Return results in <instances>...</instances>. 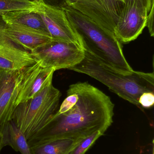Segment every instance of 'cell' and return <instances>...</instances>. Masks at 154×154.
I'll list each match as a JSON object with an SVG mask.
<instances>
[{
    "mask_svg": "<svg viewBox=\"0 0 154 154\" xmlns=\"http://www.w3.org/2000/svg\"><path fill=\"white\" fill-rule=\"evenodd\" d=\"M114 108L110 98L97 88L87 82L72 84L50 122L28 144L63 138L78 141L98 131L104 134L113 123Z\"/></svg>",
    "mask_w": 154,
    "mask_h": 154,
    "instance_id": "cell-1",
    "label": "cell"
},
{
    "mask_svg": "<svg viewBox=\"0 0 154 154\" xmlns=\"http://www.w3.org/2000/svg\"><path fill=\"white\" fill-rule=\"evenodd\" d=\"M85 57L68 69L87 75L108 87L123 99L139 106V97L144 92L154 93L153 73L134 71L125 75L113 68L93 53L84 48Z\"/></svg>",
    "mask_w": 154,
    "mask_h": 154,
    "instance_id": "cell-2",
    "label": "cell"
},
{
    "mask_svg": "<svg viewBox=\"0 0 154 154\" xmlns=\"http://www.w3.org/2000/svg\"><path fill=\"white\" fill-rule=\"evenodd\" d=\"M86 49L110 66L125 75L134 72L126 60L122 43L115 34L71 7L63 10Z\"/></svg>",
    "mask_w": 154,
    "mask_h": 154,
    "instance_id": "cell-3",
    "label": "cell"
},
{
    "mask_svg": "<svg viewBox=\"0 0 154 154\" xmlns=\"http://www.w3.org/2000/svg\"><path fill=\"white\" fill-rule=\"evenodd\" d=\"M51 76L32 98L15 107L11 120L23 132L27 141L42 130L58 109L61 93L52 84Z\"/></svg>",
    "mask_w": 154,
    "mask_h": 154,
    "instance_id": "cell-4",
    "label": "cell"
},
{
    "mask_svg": "<svg viewBox=\"0 0 154 154\" xmlns=\"http://www.w3.org/2000/svg\"><path fill=\"white\" fill-rule=\"evenodd\" d=\"M154 0H125L114 34L121 43L136 39L146 27L147 16Z\"/></svg>",
    "mask_w": 154,
    "mask_h": 154,
    "instance_id": "cell-5",
    "label": "cell"
},
{
    "mask_svg": "<svg viewBox=\"0 0 154 154\" xmlns=\"http://www.w3.org/2000/svg\"><path fill=\"white\" fill-rule=\"evenodd\" d=\"M30 52L42 67L52 68L55 71L69 69L80 63L85 57L84 48L81 46L54 40Z\"/></svg>",
    "mask_w": 154,
    "mask_h": 154,
    "instance_id": "cell-6",
    "label": "cell"
},
{
    "mask_svg": "<svg viewBox=\"0 0 154 154\" xmlns=\"http://www.w3.org/2000/svg\"><path fill=\"white\" fill-rule=\"evenodd\" d=\"M125 2V0H78L71 7L114 34V29Z\"/></svg>",
    "mask_w": 154,
    "mask_h": 154,
    "instance_id": "cell-7",
    "label": "cell"
},
{
    "mask_svg": "<svg viewBox=\"0 0 154 154\" xmlns=\"http://www.w3.org/2000/svg\"><path fill=\"white\" fill-rule=\"evenodd\" d=\"M37 11L41 16L53 40L75 43L84 48L81 38L63 10L48 6L39 2Z\"/></svg>",
    "mask_w": 154,
    "mask_h": 154,
    "instance_id": "cell-8",
    "label": "cell"
},
{
    "mask_svg": "<svg viewBox=\"0 0 154 154\" xmlns=\"http://www.w3.org/2000/svg\"><path fill=\"white\" fill-rule=\"evenodd\" d=\"M25 69L0 70V127L11 120Z\"/></svg>",
    "mask_w": 154,
    "mask_h": 154,
    "instance_id": "cell-9",
    "label": "cell"
},
{
    "mask_svg": "<svg viewBox=\"0 0 154 154\" xmlns=\"http://www.w3.org/2000/svg\"><path fill=\"white\" fill-rule=\"evenodd\" d=\"M55 71L52 68L43 67L39 61L26 68L19 88L15 106L33 97Z\"/></svg>",
    "mask_w": 154,
    "mask_h": 154,
    "instance_id": "cell-10",
    "label": "cell"
},
{
    "mask_svg": "<svg viewBox=\"0 0 154 154\" xmlns=\"http://www.w3.org/2000/svg\"><path fill=\"white\" fill-rule=\"evenodd\" d=\"M5 29L16 44L30 52L42 48L53 41L49 35L20 24L5 22Z\"/></svg>",
    "mask_w": 154,
    "mask_h": 154,
    "instance_id": "cell-11",
    "label": "cell"
},
{
    "mask_svg": "<svg viewBox=\"0 0 154 154\" xmlns=\"http://www.w3.org/2000/svg\"><path fill=\"white\" fill-rule=\"evenodd\" d=\"M38 62L30 51L0 48V70H20Z\"/></svg>",
    "mask_w": 154,
    "mask_h": 154,
    "instance_id": "cell-12",
    "label": "cell"
},
{
    "mask_svg": "<svg viewBox=\"0 0 154 154\" xmlns=\"http://www.w3.org/2000/svg\"><path fill=\"white\" fill-rule=\"evenodd\" d=\"M37 10L13 11L2 14L0 15L6 23L23 25L50 36L41 16L37 12Z\"/></svg>",
    "mask_w": 154,
    "mask_h": 154,
    "instance_id": "cell-13",
    "label": "cell"
},
{
    "mask_svg": "<svg viewBox=\"0 0 154 154\" xmlns=\"http://www.w3.org/2000/svg\"><path fill=\"white\" fill-rule=\"evenodd\" d=\"M0 131L4 147L7 146H11L21 154H31L30 147L25 135L12 120L1 126Z\"/></svg>",
    "mask_w": 154,
    "mask_h": 154,
    "instance_id": "cell-14",
    "label": "cell"
},
{
    "mask_svg": "<svg viewBox=\"0 0 154 154\" xmlns=\"http://www.w3.org/2000/svg\"><path fill=\"white\" fill-rule=\"evenodd\" d=\"M79 141L69 138L52 140L31 146V154H68Z\"/></svg>",
    "mask_w": 154,
    "mask_h": 154,
    "instance_id": "cell-15",
    "label": "cell"
},
{
    "mask_svg": "<svg viewBox=\"0 0 154 154\" xmlns=\"http://www.w3.org/2000/svg\"><path fill=\"white\" fill-rule=\"evenodd\" d=\"M38 2L30 0H0V15L13 11H36Z\"/></svg>",
    "mask_w": 154,
    "mask_h": 154,
    "instance_id": "cell-16",
    "label": "cell"
},
{
    "mask_svg": "<svg viewBox=\"0 0 154 154\" xmlns=\"http://www.w3.org/2000/svg\"><path fill=\"white\" fill-rule=\"evenodd\" d=\"M103 135L100 131H96L80 140L68 154H85L94 143Z\"/></svg>",
    "mask_w": 154,
    "mask_h": 154,
    "instance_id": "cell-17",
    "label": "cell"
},
{
    "mask_svg": "<svg viewBox=\"0 0 154 154\" xmlns=\"http://www.w3.org/2000/svg\"><path fill=\"white\" fill-rule=\"evenodd\" d=\"M5 22L0 15V48L26 51L15 43L7 34L5 29Z\"/></svg>",
    "mask_w": 154,
    "mask_h": 154,
    "instance_id": "cell-18",
    "label": "cell"
},
{
    "mask_svg": "<svg viewBox=\"0 0 154 154\" xmlns=\"http://www.w3.org/2000/svg\"><path fill=\"white\" fill-rule=\"evenodd\" d=\"M78 0H39L45 5L56 9L64 10L71 7Z\"/></svg>",
    "mask_w": 154,
    "mask_h": 154,
    "instance_id": "cell-19",
    "label": "cell"
},
{
    "mask_svg": "<svg viewBox=\"0 0 154 154\" xmlns=\"http://www.w3.org/2000/svg\"><path fill=\"white\" fill-rule=\"evenodd\" d=\"M154 92H147L143 93L138 100L139 106L145 108H149L153 106L154 104Z\"/></svg>",
    "mask_w": 154,
    "mask_h": 154,
    "instance_id": "cell-20",
    "label": "cell"
},
{
    "mask_svg": "<svg viewBox=\"0 0 154 154\" xmlns=\"http://www.w3.org/2000/svg\"><path fill=\"white\" fill-rule=\"evenodd\" d=\"M154 3L153 4L151 8V11L148 14L146 20V27L148 28L149 33L151 37L154 36Z\"/></svg>",
    "mask_w": 154,
    "mask_h": 154,
    "instance_id": "cell-21",
    "label": "cell"
},
{
    "mask_svg": "<svg viewBox=\"0 0 154 154\" xmlns=\"http://www.w3.org/2000/svg\"><path fill=\"white\" fill-rule=\"evenodd\" d=\"M4 147L3 144L2 137V133L0 131V153H1V151L3 147Z\"/></svg>",
    "mask_w": 154,
    "mask_h": 154,
    "instance_id": "cell-22",
    "label": "cell"
},
{
    "mask_svg": "<svg viewBox=\"0 0 154 154\" xmlns=\"http://www.w3.org/2000/svg\"><path fill=\"white\" fill-rule=\"evenodd\" d=\"M32 1H35V2H39V0H30Z\"/></svg>",
    "mask_w": 154,
    "mask_h": 154,
    "instance_id": "cell-23",
    "label": "cell"
},
{
    "mask_svg": "<svg viewBox=\"0 0 154 154\" xmlns=\"http://www.w3.org/2000/svg\"><path fill=\"white\" fill-rule=\"evenodd\" d=\"M152 154H154V150L153 149V152H152Z\"/></svg>",
    "mask_w": 154,
    "mask_h": 154,
    "instance_id": "cell-24",
    "label": "cell"
}]
</instances>
